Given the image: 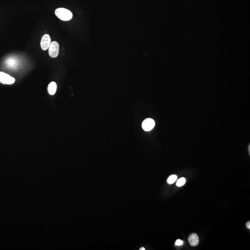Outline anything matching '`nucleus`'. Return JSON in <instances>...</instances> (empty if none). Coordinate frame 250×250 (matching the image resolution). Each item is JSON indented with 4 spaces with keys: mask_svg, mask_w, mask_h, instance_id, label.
<instances>
[{
    "mask_svg": "<svg viewBox=\"0 0 250 250\" xmlns=\"http://www.w3.org/2000/svg\"><path fill=\"white\" fill-rule=\"evenodd\" d=\"M248 148H249V154H250V145H249V147H248Z\"/></svg>",
    "mask_w": 250,
    "mask_h": 250,
    "instance_id": "nucleus-13",
    "label": "nucleus"
},
{
    "mask_svg": "<svg viewBox=\"0 0 250 250\" xmlns=\"http://www.w3.org/2000/svg\"><path fill=\"white\" fill-rule=\"evenodd\" d=\"M177 175H170V177L168 178L167 182L168 184H174L177 181Z\"/></svg>",
    "mask_w": 250,
    "mask_h": 250,
    "instance_id": "nucleus-8",
    "label": "nucleus"
},
{
    "mask_svg": "<svg viewBox=\"0 0 250 250\" xmlns=\"http://www.w3.org/2000/svg\"><path fill=\"white\" fill-rule=\"evenodd\" d=\"M49 54L52 58L57 57L59 55V45L57 41L52 42L49 47Z\"/></svg>",
    "mask_w": 250,
    "mask_h": 250,
    "instance_id": "nucleus-2",
    "label": "nucleus"
},
{
    "mask_svg": "<svg viewBox=\"0 0 250 250\" xmlns=\"http://www.w3.org/2000/svg\"><path fill=\"white\" fill-rule=\"evenodd\" d=\"M51 43V39L49 35L46 34L42 38L40 42V46L43 50H46L49 48Z\"/></svg>",
    "mask_w": 250,
    "mask_h": 250,
    "instance_id": "nucleus-4",
    "label": "nucleus"
},
{
    "mask_svg": "<svg viewBox=\"0 0 250 250\" xmlns=\"http://www.w3.org/2000/svg\"><path fill=\"white\" fill-rule=\"evenodd\" d=\"M140 250H145V248L144 247H141V248H140Z\"/></svg>",
    "mask_w": 250,
    "mask_h": 250,
    "instance_id": "nucleus-12",
    "label": "nucleus"
},
{
    "mask_svg": "<svg viewBox=\"0 0 250 250\" xmlns=\"http://www.w3.org/2000/svg\"><path fill=\"white\" fill-rule=\"evenodd\" d=\"M15 81V79L13 77L5 73L0 72V83L4 84L11 85L14 84Z\"/></svg>",
    "mask_w": 250,
    "mask_h": 250,
    "instance_id": "nucleus-3",
    "label": "nucleus"
},
{
    "mask_svg": "<svg viewBox=\"0 0 250 250\" xmlns=\"http://www.w3.org/2000/svg\"><path fill=\"white\" fill-rule=\"evenodd\" d=\"M186 182V179H185V178H179V179L177 180L176 185H177V187H181V186H183V185H184L185 184Z\"/></svg>",
    "mask_w": 250,
    "mask_h": 250,
    "instance_id": "nucleus-9",
    "label": "nucleus"
},
{
    "mask_svg": "<svg viewBox=\"0 0 250 250\" xmlns=\"http://www.w3.org/2000/svg\"><path fill=\"white\" fill-rule=\"evenodd\" d=\"M188 240L191 246H193V247L198 246V244L199 242V240L198 235L195 233H192L189 235V237Z\"/></svg>",
    "mask_w": 250,
    "mask_h": 250,
    "instance_id": "nucleus-6",
    "label": "nucleus"
},
{
    "mask_svg": "<svg viewBox=\"0 0 250 250\" xmlns=\"http://www.w3.org/2000/svg\"><path fill=\"white\" fill-rule=\"evenodd\" d=\"M57 89V85L54 81H52L50 83L47 88V90L49 94L50 95H54L56 92Z\"/></svg>",
    "mask_w": 250,
    "mask_h": 250,
    "instance_id": "nucleus-7",
    "label": "nucleus"
},
{
    "mask_svg": "<svg viewBox=\"0 0 250 250\" xmlns=\"http://www.w3.org/2000/svg\"><path fill=\"white\" fill-rule=\"evenodd\" d=\"M182 244H183V241L182 240H177V241L175 242V244L176 246H179Z\"/></svg>",
    "mask_w": 250,
    "mask_h": 250,
    "instance_id": "nucleus-10",
    "label": "nucleus"
},
{
    "mask_svg": "<svg viewBox=\"0 0 250 250\" xmlns=\"http://www.w3.org/2000/svg\"><path fill=\"white\" fill-rule=\"evenodd\" d=\"M155 122L153 119L147 118L143 122L142 124L143 129L146 131H150L155 126Z\"/></svg>",
    "mask_w": 250,
    "mask_h": 250,
    "instance_id": "nucleus-5",
    "label": "nucleus"
},
{
    "mask_svg": "<svg viewBox=\"0 0 250 250\" xmlns=\"http://www.w3.org/2000/svg\"><path fill=\"white\" fill-rule=\"evenodd\" d=\"M247 227L248 229H250V222H249L247 223Z\"/></svg>",
    "mask_w": 250,
    "mask_h": 250,
    "instance_id": "nucleus-11",
    "label": "nucleus"
},
{
    "mask_svg": "<svg viewBox=\"0 0 250 250\" xmlns=\"http://www.w3.org/2000/svg\"><path fill=\"white\" fill-rule=\"evenodd\" d=\"M55 14L57 17L62 21H69L73 18V13L66 8H57L55 10Z\"/></svg>",
    "mask_w": 250,
    "mask_h": 250,
    "instance_id": "nucleus-1",
    "label": "nucleus"
}]
</instances>
